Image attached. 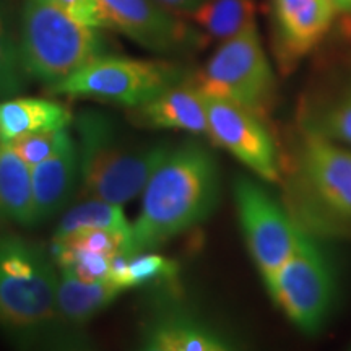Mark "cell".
<instances>
[{"mask_svg": "<svg viewBox=\"0 0 351 351\" xmlns=\"http://www.w3.org/2000/svg\"><path fill=\"white\" fill-rule=\"evenodd\" d=\"M96 29L57 0H23L19 46L26 75L51 88L106 54V43Z\"/></svg>", "mask_w": 351, "mask_h": 351, "instance_id": "5b68a950", "label": "cell"}, {"mask_svg": "<svg viewBox=\"0 0 351 351\" xmlns=\"http://www.w3.org/2000/svg\"><path fill=\"white\" fill-rule=\"evenodd\" d=\"M161 3H165L166 7H169L171 10L182 12V13H194L205 0H160Z\"/></svg>", "mask_w": 351, "mask_h": 351, "instance_id": "484cf974", "label": "cell"}, {"mask_svg": "<svg viewBox=\"0 0 351 351\" xmlns=\"http://www.w3.org/2000/svg\"><path fill=\"white\" fill-rule=\"evenodd\" d=\"M57 2L82 23L95 26V28H106L99 0H57Z\"/></svg>", "mask_w": 351, "mask_h": 351, "instance_id": "d4e9b609", "label": "cell"}, {"mask_svg": "<svg viewBox=\"0 0 351 351\" xmlns=\"http://www.w3.org/2000/svg\"><path fill=\"white\" fill-rule=\"evenodd\" d=\"M134 252L153 251L205 221L219 199L217 158L199 142L171 148L143 189Z\"/></svg>", "mask_w": 351, "mask_h": 351, "instance_id": "7a4b0ae2", "label": "cell"}, {"mask_svg": "<svg viewBox=\"0 0 351 351\" xmlns=\"http://www.w3.org/2000/svg\"><path fill=\"white\" fill-rule=\"evenodd\" d=\"M72 121L69 108L57 101L13 96L0 101V142L10 143L36 132L65 129Z\"/></svg>", "mask_w": 351, "mask_h": 351, "instance_id": "2e32d148", "label": "cell"}, {"mask_svg": "<svg viewBox=\"0 0 351 351\" xmlns=\"http://www.w3.org/2000/svg\"><path fill=\"white\" fill-rule=\"evenodd\" d=\"M0 218L21 226H36L32 166L10 143L0 142Z\"/></svg>", "mask_w": 351, "mask_h": 351, "instance_id": "ac0fdd59", "label": "cell"}, {"mask_svg": "<svg viewBox=\"0 0 351 351\" xmlns=\"http://www.w3.org/2000/svg\"><path fill=\"white\" fill-rule=\"evenodd\" d=\"M132 124L143 129L182 130L207 135L208 121L204 95L195 85L179 83L155 98L129 108Z\"/></svg>", "mask_w": 351, "mask_h": 351, "instance_id": "5bb4252c", "label": "cell"}, {"mask_svg": "<svg viewBox=\"0 0 351 351\" xmlns=\"http://www.w3.org/2000/svg\"><path fill=\"white\" fill-rule=\"evenodd\" d=\"M70 137L72 135H70L67 127L56 130H43L13 140V142H10V147L19 153V156L25 163L36 166L46 161L47 158L56 155Z\"/></svg>", "mask_w": 351, "mask_h": 351, "instance_id": "cb8c5ba5", "label": "cell"}, {"mask_svg": "<svg viewBox=\"0 0 351 351\" xmlns=\"http://www.w3.org/2000/svg\"><path fill=\"white\" fill-rule=\"evenodd\" d=\"M186 70L168 60H143L103 54L47 88L52 95L106 101L135 108L184 83Z\"/></svg>", "mask_w": 351, "mask_h": 351, "instance_id": "52a82bcc", "label": "cell"}, {"mask_svg": "<svg viewBox=\"0 0 351 351\" xmlns=\"http://www.w3.org/2000/svg\"><path fill=\"white\" fill-rule=\"evenodd\" d=\"M330 2L337 8V12H339L340 19L341 16L351 15V0H330Z\"/></svg>", "mask_w": 351, "mask_h": 351, "instance_id": "4316f807", "label": "cell"}, {"mask_svg": "<svg viewBox=\"0 0 351 351\" xmlns=\"http://www.w3.org/2000/svg\"><path fill=\"white\" fill-rule=\"evenodd\" d=\"M124 291L112 280L85 282L69 271L59 270L57 301L64 322L73 330H82L95 315L106 309Z\"/></svg>", "mask_w": 351, "mask_h": 351, "instance_id": "e0dca14e", "label": "cell"}, {"mask_svg": "<svg viewBox=\"0 0 351 351\" xmlns=\"http://www.w3.org/2000/svg\"><path fill=\"white\" fill-rule=\"evenodd\" d=\"M178 263L171 258L145 251L134 256H117L114 258L111 280L124 289L143 287L152 282L173 280L178 275Z\"/></svg>", "mask_w": 351, "mask_h": 351, "instance_id": "44dd1931", "label": "cell"}, {"mask_svg": "<svg viewBox=\"0 0 351 351\" xmlns=\"http://www.w3.org/2000/svg\"><path fill=\"white\" fill-rule=\"evenodd\" d=\"M140 348L147 351H226L231 350V343L186 307L160 304L142 324Z\"/></svg>", "mask_w": 351, "mask_h": 351, "instance_id": "4fadbf2b", "label": "cell"}, {"mask_svg": "<svg viewBox=\"0 0 351 351\" xmlns=\"http://www.w3.org/2000/svg\"><path fill=\"white\" fill-rule=\"evenodd\" d=\"M263 283L293 326L307 333L322 327L333 304L335 278L314 236L304 231L295 252Z\"/></svg>", "mask_w": 351, "mask_h": 351, "instance_id": "ba28073f", "label": "cell"}, {"mask_svg": "<svg viewBox=\"0 0 351 351\" xmlns=\"http://www.w3.org/2000/svg\"><path fill=\"white\" fill-rule=\"evenodd\" d=\"M192 16L208 36L225 41L256 21V8L254 0H205Z\"/></svg>", "mask_w": 351, "mask_h": 351, "instance_id": "d6986e66", "label": "cell"}, {"mask_svg": "<svg viewBox=\"0 0 351 351\" xmlns=\"http://www.w3.org/2000/svg\"><path fill=\"white\" fill-rule=\"evenodd\" d=\"M82 194L124 205L142 194L171 148L166 143L134 145L122 137L108 114L85 109L75 117Z\"/></svg>", "mask_w": 351, "mask_h": 351, "instance_id": "277c9868", "label": "cell"}, {"mask_svg": "<svg viewBox=\"0 0 351 351\" xmlns=\"http://www.w3.org/2000/svg\"><path fill=\"white\" fill-rule=\"evenodd\" d=\"M85 228H104V230L134 234V226L125 218L122 205L98 199H88L64 215L54 232V238H62L69 232L85 230Z\"/></svg>", "mask_w": 351, "mask_h": 351, "instance_id": "7402d4cb", "label": "cell"}, {"mask_svg": "<svg viewBox=\"0 0 351 351\" xmlns=\"http://www.w3.org/2000/svg\"><path fill=\"white\" fill-rule=\"evenodd\" d=\"M57 274L43 245L0 232V330L20 346H75L80 332L64 322Z\"/></svg>", "mask_w": 351, "mask_h": 351, "instance_id": "6da1fadb", "label": "cell"}, {"mask_svg": "<svg viewBox=\"0 0 351 351\" xmlns=\"http://www.w3.org/2000/svg\"><path fill=\"white\" fill-rule=\"evenodd\" d=\"M234 202L247 251L262 278H267L295 252L304 230L252 179H236Z\"/></svg>", "mask_w": 351, "mask_h": 351, "instance_id": "9c48e42d", "label": "cell"}, {"mask_svg": "<svg viewBox=\"0 0 351 351\" xmlns=\"http://www.w3.org/2000/svg\"><path fill=\"white\" fill-rule=\"evenodd\" d=\"M204 99L207 108L208 138L230 152L263 181H282V158L274 137L263 124V117L230 101L207 95H204Z\"/></svg>", "mask_w": 351, "mask_h": 351, "instance_id": "30bf717a", "label": "cell"}, {"mask_svg": "<svg viewBox=\"0 0 351 351\" xmlns=\"http://www.w3.org/2000/svg\"><path fill=\"white\" fill-rule=\"evenodd\" d=\"M106 28H114L145 49L173 56L195 49L199 32L160 0H99Z\"/></svg>", "mask_w": 351, "mask_h": 351, "instance_id": "8fae6325", "label": "cell"}, {"mask_svg": "<svg viewBox=\"0 0 351 351\" xmlns=\"http://www.w3.org/2000/svg\"><path fill=\"white\" fill-rule=\"evenodd\" d=\"M339 19L330 0H271L274 52L280 70H295Z\"/></svg>", "mask_w": 351, "mask_h": 351, "instance_id": "7c38bea8", "label": "cell"}, {"mask_svg": "<svg viewBox=\"0 0 351 351\" xmlns=\"http://www.w3.org/2000/svg\"><path fill=\"white\" fill-rule=\"evenodd\" d=\"M285 207L314 238H351V148L301 127L287 169Z\"/></svg>", "mask_w": 351, "mask_h": 351, "instance_id": "3957f363", "label": "cell"}, {"mask_svg": "<svg viewBox=\"0 0 351 351\" xmlns=\"http://www.w3.org/2000/svg\"><path fill=\"white\" fill-rule=\"evenodd\" d=\"M80 181V156L78 145L70 137L56 155L32 166L34 218L36 226L57 213L69 204Z\"/></svg>", "mask_w": 351, "mask_h": 351, "instance_id": "9a60e30c", "label": "cell"}, {"mask_svg": "<svg viewBox=\"0 0 351 351\" xmlns=\"http://www.w3.org/2000/svg\"><path fill=\"white\" fill-rule=\"evenodd\" d=\"M340 32H341V34H343L345 38L351 39V15L341 16V21H340Z\"/></svg>", "mask_w": 351, "mask_h": 351, "instance_id": "83f0119b", "label": "cell"}, {"mask_svg": "<svg viewBox=\"0 0 351 351\" xmlns=\"http://www.w3.org/2000/svg\"><path fill=\"white\" fill-rule=\"evenodd\" d=\"M194 85L204 95L267 117L276 98V80L256 21L221 41Z\"/></svg>", "mask_w": 351, "mask_h": 351, "instance_id": "8992f818", "label": "cell"}, {"mask_svg": "<svg viewBox=\"0 0 351 351\" xmlns=\"http://www.w3.org/2000/svg\"><path fill=\"white\" fill-rule=\"evenodd\" d=\"M20 46L13 39L3 0H0V99L20 95L28 82Z\"/></svg>", "mask_w": 351, "mask_h": 351, "instance_id": "603a6c76", "label": "cell"}, {"mask_svg": "<svg viewBox=\"0 0 351 351\" xmlns=\"http://www.w3.org/2000/svg\"><path fill=\"white\" fill-rule=\"evenodd\" d=\"M301 127L351 148V77L326 103L307 112Z\"/></svg>", "mask_w": 351, "mask_h": 351, "instance_id": "ffe728a7", "label": "cell"}]
</instances>
